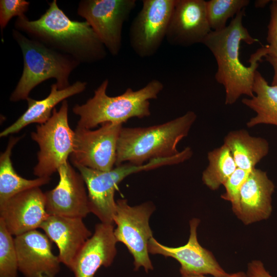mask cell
I'll return each mask as SVG.
<instances>
[{"instance_id": "obj_1", "label": "cell", "mask_w": 277, "mask_h": 277, "mask_svg": "<svg viewBox=\"0 0 277 277\" xmlns=\"http://www.w3.org/2000/svg\"><path fill=\"white\" fill-rule=\"evenodd\" d=\"M245 9L240 11L225 28L211 31L203 44L213 55L217 64L215 78L225 91L226 105L235 103L243 95H254L253 85L255 71L262 57L267 55L263 46L252 54L249 66L240 60V49L242 42L248 45L258 42L244 27L243 20Z\"/></svg>"}, {"instance_id": "obj_2", "label": "cell", "mask_w": 277, "mask_h": 277, "mask_svg": "<svg viewBox=\"0 0 277 277\" xmlns=\"http://www.w3.org/2000/svg\"><path fill=\"white\" fill-rule=\"evenodd\" d=\"M48 5L37 19L30 21L25 15L17 17L15 29L80 63L92 64L105 58L106 48L86 21L71 20L56 0Z\"/></svg>"}, {"instance_id": "obj_3", "label": "cell", "mask_w": 277, "mask_h": 277, "mask_svg": "<svg viewBox=\"0 0 277 277\" xmlns=\"http://www.w3.org/2000/svg\"><path fill=\"white\" fill-rule=\"evenodd\" d=\"M197 118L189 111L163 124L147 127H124L117 144L115 166L125 163L143 165L153 160L170 157L180 151V142L187 136Z\"/></svg>"}, {"instance_id": "obj_4", "label": "cell", "mask_w": 277, "mask_h": 277, "mask_svg": "<svg viewBox=\"0 0 277 277\" xmlns=\"http://www.w3.org/2000/svg\"><path fill=\"white\" fill-rule=\"evenodd\" d=\"M108 83L107 79L104 80L92 97L73 107L80 117L77 127L91 129L106 123L123 124L133 117H148L151 114L149 101L157 98L164 88L161 81L153 79L139 90L128 88L123 94L110 96L106 92Z\"/></svg>"}, {"instance_id": "obj_5", "label": "cell", "mask_w": 277, "mask_h": 277, "mask_svg": "<svg viewBox=\"0 0 277 277\" xmlns=\"http://www.w3.org/2000/svg\"><path fill=\"white\" fill-rule=\"evenodd\" d=\"M12 36L19 46L23 57L22 74L10 96V101L27 100L31 90L53 78L59 89L69 86L71 73L81 64L72 57L54 50L43 44L12 30Z\"/></svg>"}, {"instance_id": "obj_6", "label": "cell", "mask_w": 277, "mask_h": 277, "mask_svg": "<svg viewBox=\"0 0 277 277\" xmlns=\"http://www.w3.org/2000/svg\"><path fill=\"white\" fill-rule=\"evenodd\" d=\"M182 156L178 154L170 157L151 160L141 165L128 163L115 166L109 171H99L82 166H76L85 183L90 213L102 223L114 224L116 209L114 193L118 185L133 173L154 169L160 167L181 163Z\"/></svg>"}, {"instance_id": "obj_7", "label": "cell", "mask_w": 277, "mask_h": 277, "mask_svg": "<svg viewBox=\"0 0 277 277\" xmlns=\"http://www.w3.org/2000/svg\"><path fill=\"white\" fill-rule=\"evenodd\" d=\"M68 103L62 102L58 111L54 109L50 118L38 125L31 133L38 145L37 163L33 168L37 177H50L60 167L67 162L75 144V131L68 122Z\"/></svg>"}, {"instance_id": "obj_8", "label": "cell", "mask_w": 277, "mask_h": 277, "mask_svg": "<svg viewBox=\"0 0 277 277\" xmlns=\"http://www.w3.org/2000/svg\"><path fill=\"white\" fill-rule=\"evenodd\" d=\"M154 210L151 202L131 206L126 199L116 201L113 222L116 228L114 234L117 242L123 243L132 255L134 270L143 267L148 272L153 269L148 243L153 237L149 219Z\"/></svg>"}, {"instance_id": "obj_9", "label": "cell", "mask_w": 277, "mask_h": 277, "mask_svg": "<svg viewBox=\"0 0 277 277\" xmlns=\"http://www.w3.org/2000/svg\"><path fill=\"white\" fill-rule=\"evenodd\" d=\"M136 4L135 0H82L77 12L111 55L117 56L122 47L124 23Z\"/></svg>"}, {"instance_id": "obj_10", "label": "cell", "mask_w": 277, "mask_h": 277, "mask_svg": "<svg viewBox=\"0 0 277 277\" xmlns=\"http://www.w3.org/2000/svg\"><path fill=\"white\" fill-rule=\"evenodd\" d=\"M123 124L106 123L96 130L76 126L72 164L106 171L115 166L117 144Z\"/></svg>"}, {"instance_id": "obj_11", "label": "cell", "mask_w": 277, "mask_h": 277, "mask_svg": "<svg viewBox=\"0 0 277 277\" xmlns=\"http://www.w3.org/2000/svg\"><path fill=\"white\" fill-rule=\"evenodd\" d=\"M175 0H143L129 30L130 45L141 58L154 55L166 35Z\"/></svg>"}, {"instance_id": "obj_12", "label": "cell", "mask_w": 277, "mask_h": 277, "mask_svg": "<svg viewBox=\"0 0 277 277\" xmlns=\"http://www.w3.org/2000/svg\"><path fill=\"white\" fill-rule=\"evenodd\" d=\"M200 222L197 218L189 222L190 235L188 242L178 247L163 245L153 237L148 243V251L152 254H160L177 260L181 265V276L210 274L215 277L228 275L216 261L213 254L199 243L197 228Z\"/></svg>"}, {"instance_id": "obj_13", "label": "cell", "mask_w": 277, "mask_h": 277, "mask_svg": "<svg viewBox=\"0 0 277 277\" xmlns=\"http://www.w3.org/2000/svg\"><path fill=\"white\" fill-rule=\"evenodd\" d=\"M59 181L53 189L44 192L49 215L84 219L90 213L84 180L68 161L57 170Z\"/></svg>"}, {"instance_id": "obj_14", "label": "cell", "mask_w": 277, "mask_h": 277, "mask_svg": "<svg viewBox=\"0 0 277 277\" xmlns=\"http://www.w3.org/2000/svg\"><path fill=\"white\" fill-rule=\"evenodd\" d=\"M204 0H175L166 39L173 46L203 44L211 32Z\"/></svg>"}, {"instance_id": "obj_15", "label": "cell", "mask_w": 277, "mask_h": 277, "mask_svg": "<svg viewBox=\"0 0 277 277\" xmlns=\"http://www.w3.org/2000/svg\"><path fill=\"white\" fill-rule=\"evenodd\" d=\"M14 240L18 270L25 277H56L61 262L53 253L51 241L45 234L34 230Z\"/></svg>"}, {"instance_id": "obj_16", "label": "cell", "mask_w": 277, "mask_h": 277, "mask_svg": "<svg viewBox=\"0 0 277 277\" xmlns=\"http://www.w3.org/2000/svg\"><path fill=\"white\" fill-rule=\"evenodd\" d=\"M49 215L45 194L39 187L23 191L0 206V219L15 236L40 228Z\"/></svg>"}, {"instance_id": "obj_17", "label": "cell", "mask_w": 277, "mask_h": 277, "mask_svg": "<svg viewBox=\"0 0 277 277\" xmlns=\"http://www.w3.org/2000/svg\"><path fill=\"white\" fill-rule=\"evenodd\" d=\"M114 224L101 222L84 245L70 268L75 277H94L102 266L109 267L116 255Z\"/></svg>"}, {"instance_id": "obj_18", "label": "cell", "mask_w": 277, "mask_h": 277, "mask_svg": "<svg viewBox=\"0 0 277 277\" xmlns=\"http://www.w3.org/2000/svg\"><path fill=\"white\" fill-rule=\"evenodd\" d=\"M83 219L49 215L40 227L56 245L61 263L70 269L78 252L92 235Z\"/></svg>"}, {"instance_id": "obj_19", "label": "cell", "mask_w": 277, "mask_h": 277, "mask_svg": "<svg viewBox=\"0 0 277 277\" xmlns=\"http://www.w3.org/2000/svg\"><path fill=\"white\" fill-rule=\"evenodd\" d=\"M274 189L275 185L266 171L252 169L241 188L238 217L246 225L269 218Z\"/></svg>"}, {"instance_id": "obj_20", "label": "cell", "mask_w": 277, "mask_h": 277, "mask_svg": "<svg viewBox=\"0 0 277 277\" xmlns=\"http://www.w3.org/2000/svg\"><path fill=\"white\" fill-rule=\"evenodd\" d=\"M86 86V82L77 81L65 89H59L55 83L51 86L50 93L46 98L36 100L29 97L26 100L28 104L26 110L15 122L1 132L0 137L16 133L30 124L41 125L46 123L51 116L55 106L67 98L82 93Z\"/></svg>"}, {"instance_id": "obj_21", "label": "cell", "mask_w": 277, "mask_h": 277, "mask_svg": "<svg viewBox=\"0 0 277 277\" xmlns=\"http://www.w3.org/2000/svg\"><path fill=\"white\" fill-rule=\"evenodd\" d=\"M238 168L250 171L269 152L267 141L251 136L245 129L230 131L224 138Z\"/></svg>"}, {"instance_id": "obj_22", "label": "cell", "mask_w": 277, "mask_h": 277, "mask_svg": "<svg viewBox=\"0 0 277 277\" xmlns=\"http://www.w3.org/2000/svg\"><path fill=\"white\" fill-rule=\"evenodd\" d=\"M254 95L244 98L242 103L254 111L256 115L247 123L249 128L260 124L277 126V86L270 85L256 70L253 85Z\"/></svg>"}, {"instance_id": "obj_23", "label": "cell", "mask_w": 277, "mask_h": 277, "mask_svg": "<svg viewBox=\"0 0 277 277\" xmlns=\"http://www.w3.org/2000/svg\"><path fill=\"white\" fill-rule=\"evenodd\" d=\"M21 137L11 136L5 150L0 155V206L13 196L25 190L47 184L51 177L29 180L18 175L11 161L12 150Z\"/></svg>"}, {"instance_id": "obj_24", "label": "cell", "mask_w": 277, "mask_h": 277, "mask_svg": "<svg viewBox=\"0 0 277 277\" xmlns=\"http://www.w3.org/2000/svg\"><path fill=\"white\" fill-rule=\"evenodd\" d=\"M207 159L208 164L203 172L202 181L209 189L215 190L238 167L230 150L224 144L210 151Z\"/></svg>"}, {"instance_id": "obj_25", "label": "cell", "mask_w": 277, "mask_h": 277, "mask_svg": "<svg viewBox=\"0 0 277 277\" xmlns=\"http://www.w3.org/2000/svg\"><path fill=\"white\" fill-rule=\"evenodd\" d=\"M249 0H210L206 1L208 21L212 31L224 29L227 22L245 9Z\"/></svg>"}, {"instance_id": "obj_26", "label": "cell", "mask_w": 277, "mask_h": 277, "mask_svg": "<svg viewBox=\"0 0 277 277\" xmlns=\"http://www.w3.org/2000/svg\"><path fill=\"white\" fill-rule=\"evenodd\" d=\"M12 236L0 219V277H18L17 256Z\"/></svg>"}, {"instance_id": "obj_27", "label": "cell", "mask_w": 277, "mask_h": 277, "mask_svg": "<svg viewBox=\"0 0 277 277\" xmlns=\"http://www.w3.org/2000/svg\"><path fill=\"white\" fill-rule=\"evenodd\" d=\"M249 172L250 171L237 168L223 184L225 192L221 197L231 203L232 210L236 216L240 211L241 188Z\"/></svg>"}, {"instance_id": "obj_28", "label": "cell", "mask_w": 277, "mask_h": 277, "mask_svg": "<svg viewBox=\"0 0 277 277\" xmlns=\"http://www.w3.org/2000/svg\"><path fill=\"white\" fill-rule=\"evenodd\" d=\"M30 2L25 0L0 1V27L3 35L4 29L14 16L25 15L29 9Z\"/></svg>"}, {"instance_id": "obj_29", "label": "cell", "mask_w": 277, "mask_h": 277, "mask_svg": "<svg viewBox=\"0 0 277 277\" xmlns=\"http://www.w3.org/2000/svg\"><path fill=\"white\" fill-rule=\"evenodd\" d=\"M270 20L266 46L267 55L277 57V0L272 1L269 6Z\"/></svg>"}, {"instance_id": "obj_30", "label": "cell", "mask_w": 277, "mask_h": 277, "mask_svg": "<svg viewBox=\"0 0 277 277\" xmlns=\"http://www.w3.org/2000/svg\"><path fill=\"white\" fill-rule=\"evenodd\" d=\"M246 277H273L265 269L263 263L254 260L248 264Z\"/></svg>"}, {"instance_id": "obj_31", "label": "cell", "mask_w": 277, "mask_h": 277, "mask_svg": "<svg viewBox=\"0 0 277 277\" xmlns=\"http://www.w3.org/2000/svg\"><path fill=\"white\" fill-rule=\"evenodd\" d=\"M264 57L265 60L272 66L273 69L274 74L271 85L277 86V57L266 55Z\"/></svg>"}, {"instance_id": "obj_32", "label": "cell", "mask_w": 277, "mask_h": 277, "mask_svg": "<svg viewBox=\"0 0 277 277\" xmlns=\"http://www.w3.org/2000/svg\"><path fill=\"white\" fill-rule=\"evenodd\" d=\"M182 277H208L205 275H186L183 276ZM215 277V276H213ZM221 277H246V274L243 272H238L236 273L229 274L228 275L224 276Z\"/></svg>"}, {"instance_id": "obj_33", "label": "cell", "mask_w": 277, "mask_h": 277, "mask_svg": "<svg viewBox=\"0 0 277 277\" xmlns=\"http://www.w3.org/2000/svg\"><path fill=\"white\" fill-rule=\"evenodd\" d=\"M270 2L271 1L267 0L256 1L255 2V6L256 8H263Z\"/></svg>"}]
</instances>
